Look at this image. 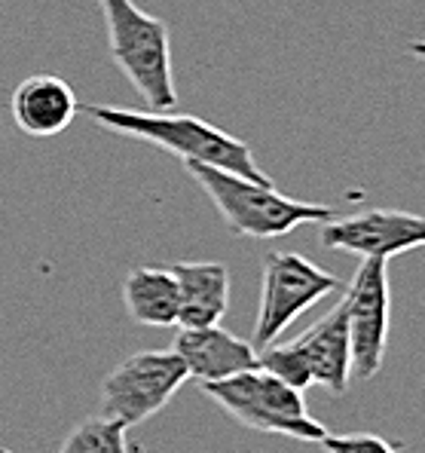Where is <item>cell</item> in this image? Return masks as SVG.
I'll list each match as a JSON object with an SVG mask.
<instances>
[{
  "mask_svg": "<svg viewBox=\"0 0 425 453\" xmlns=\"http://www.w3.org/2000/svg\"><path fill=\"white\" fill-rule=\"evenodd\" d=\"M334 291H340V279L334 273L322 270L297 251H269L263 257L261 310H257L251 346L267 349L309 306L324 301Z\"/></svg>",
  "mask_w": 425,
  "mask_h": 453,
  "instance_id": "6",
  "label": "cell"
},
{
  "mask_svg": "<svg viewBox=\"0 0 425 453\" xmlns=\"http://www.w3.org/2000/svg\"><path fill=\"white\" fill-rule=\"evenodd\" d=\"M410 56L425 62V40H414V43H410Z\"/></svg>",
  "mask_w": 425,
  "mask_h": 453,
  "instance_id": "16",
  "label": "cell"
},
{
  "mask_svg": "<svg viewBox=\"0 0 425 453\" xmlns=\"http://www.w3.org/2000/svg\"><path fill=\"white\" fill-rule=\"evenodd\" d=\"M178 282V325H221L230 310V270L217 261H184L169 266Z\"/></svg>",
  "mask_w": 425,
  "mask_h": 453,
  "instance_id": "12",
  "label": "cell"
},
{
  "mask_svg": "<svg viewBox=\"0 0 425 453\" xmlns=\"http://www.w3.org/2000/svg\"><path fill=\"white\" fill-rule=\"evenodd\" d=\"M171 352L187 365V374L196 377L199 383H217V380L242 374V371L261 368L254 346L224 331L221 325L181 328L171 343Z\"/></svg>",
  "mask_w": 425,
  "mask_h": 453,
  "instance_id": "10",
  "label": "cell"
},
{
  "mask_svg": "<svg viewBox=\"0 0 425 453\" xmlns=\"http://www.w3.org/2000/svg\"><path fill=\"white\" fill-rule=\"evenodd\" d=\"M352 349V374L370 380L380 374L389 343V270L386 261L370 257L352 276L343 295Z\"/></svg>",
  "mask_w": 425,
  "mask_h": 453,
  "instance_id": "8",
  "label": "cell"
},
{
  "mask_svg": "<svg viewBox=\"0 0 425 453\" xmlns=\"http://www.w3.org/2000/svg\"><path fill=\"white\" fill-rule=\"evenodd\" d=\"M108 25L110 58L150 111H171L178 104L171 74L169 25L144 12L135 0H98Z\"/></svg>",
  "mask_w": 425,
  "mask_h": 453,
  "instance_id": "3",
  "label": "cell"
},
{
  "mask_svg": "<svg viewBox=\"0 0 425 453\" xmlns=\"http://www.w3.org/2000/svg\"><path fill=\"white\" fill-rule=\"evenodd\" d=\"M125 312L148 328L178 325V282L169 266H135L123 279Z\"/></svg>",
  "mask_w": 425,
  "mask_h": 453,
  "instance_id": "13",
  "label": "cell"
},
{
  "mask_svg": "<svg viewBox=\"0 0 425 453\" xmlns=\"http://www.w3.org/2000/svg\"><path fill=\"white\" fill-rule=\"evenodd\" d=\"M125 432L129 429L108 417H89L68 432L58 453H132Z\"/></svg>",
  "mask_w": 425,
  "mask_h": 453,
  "instance_id": "14",
  "label": "cell"
},
{
  "mask_svg": "<svg viewBox=\"0 0 425 453\" xmlns=\"http://www.w3.org/2000/svg\"><path fill=\"white\" fill-rule=\"evenodd\" d=\"M324 453H395V448L380 435L368 432H352V435H324L322 441Z\"/></svg>",
  "mask_w": 425,
  "mask_h": 453,
  "instance_id": "15",
  "label": "cell"
},
{
  "mask_svg": "<svg viewBox=\"0 0 425 453\" xmlns=\"http://www.w3.org/2000/svg\"><path fill=\"white\" fill-rule=\"evenodd\" d=\"M12 119L31 138L62 135L80 113V102L68 83L56 74H34L12 92Z\"/></svg>",
  "mask_w": 425,
  "mask_h": 453,
  "instance_id": "11",
  "label": "cell"
},
{
  "mask_svg": "<svg viewBox=\"0 0 425 453\" xmlns=\"http://www.w3.org/2000/svg\"><path fill=\"white\" fill-rule=\"evenodd\" d=\"M80 111L89 113L95 123L117 135H129L138 142H148L154 148L175 153L178 159L187 163L215 165V169L242 175L248 181H269L267 172L254 163L251 148L230 132L205 123L190 113H171V111H123L108 108V104H80Z\"/></svg>",
  "mask_w": 425,
  "mask_h": 453,
  "instance_id": "1",
  "label": "cell"
},
{
  "mask_svg": "<svg viewBox=\"0 0 425 453\" xmlns=\"http://www.w3.org/2000/svg\"><path fill=\"white\" fill-rule=\"evenodd\" d=\"M187 380V365L171 349H148L129 356L104 377L102 417L132 429L156 417Z\"/></svg>",
  "mask_w": 425,
  "mask_h": 453,
  "instance_id": "7",
  "label": "cell"
},
{
  "mask_svg": "<svg viewBox=\"0 0 425 453\" xmlns=\"http://www.w3.org/2000/svg\"><path fill=\"white\" fill-rule=\"evenodd\" d=\"M187 172L196 178L199 188L209 193L230 233L236 236L276 239L288 236L303 224H324L334 218V209L285 196L272 188V181H248L242 175L202 163H187Z\"/></svg>",
  "mask_w": 425,
  "mask_h": 453,
  "instance_id": "2",
  "label": "cell"
},
{
  "mask_svg": "<svg viewBox=\"0 0 425 453\" xmlns=\"http://www.w3.org/2000/svg\"><path fill=\"white\" fill-rule=\"evenodd\" d=\"M322 245L358 255L361 261H389L425 245V218L401 209H368L322 224Z\"/></svg>",
  "mask_w": 425,
  "mask_h": 453,
  "instance_id": "9",
  "label": "cell"
},
{
  "mask_svg": "<svg viewBox=\"0 0 425 453\" xmlns=\"http://www.w3.org/2000/svg\"><path fill=\"white\" fill-rule=\"evenodd\" d=\"M202 392L245 429L315 444L328 435L324 426L307 411L303 392L291 389L288 383H282L263 368L242 371L217 383H202Z\"/></svg>",
  "mask_w": 425,
  "mask_h": 453,
  "instance_id": "4",
  "label": "cell"
},
{
  "mask_svg": "<svg viewBox=\"0 0 425 453\" xmlns=\"http://www.w3.org/2000/svg\"><path fill=\"white\" fill-rule=\"evenodd\" d=\"M257 365L297 392L324 386L343 395L352 380V349L343 301L324 312L300 337L257 349Z\"/></svg>",
  "mask_w": 425,
  "mask_h": 453,
  "instance_id": "5",
  "label": "cell"
}]
</instances>
